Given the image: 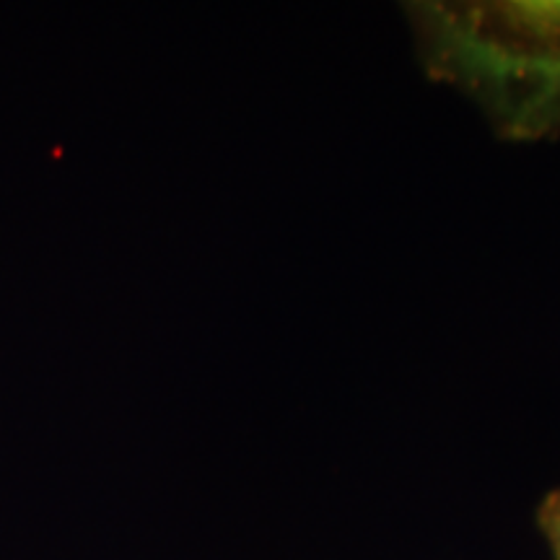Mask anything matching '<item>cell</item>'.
<instances>
[{
  "label": "cell",
  "mask_w": 560,
  "mask_h": 560,
  "mask_svg": "<svg viewBox=\"0 0 560 560\" xmlns=\"http://www.w3.org/2000/svg\"><path fill=\"white\" fill-rule=\"evenodd\" d=\"M429 75L482 107L506 140L560 132V3H410Z\"/></svg>",
  "instance_id": "obj_1"
},
{
  "label": "cell",
  "mask_w": 560,
  "mask_h": 560,
  "mask_svg": "<svg viewBox=\"0 0 560 560\" xmlns=\"http://www.w3.org/2000/svg\"><path fill=\"white\" fill-rule=\"evenodd\" d=\"M540 524L552 548V556L560 560V490L545 501V506L540 511Z\"/></svg>",
  "instance_id": "obj_2"
}]
</instances>
